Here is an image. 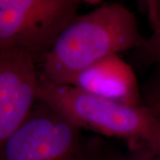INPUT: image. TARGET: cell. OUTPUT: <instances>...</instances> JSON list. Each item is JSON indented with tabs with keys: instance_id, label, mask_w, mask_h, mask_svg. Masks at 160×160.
<instances>
[{
	"instance_id": "1",
	"label": "cell",
	"mask_w": 160,
	"mask_h": 160,
	"mask_svg": "<svg viewBox=\"0 0 160 160\" xmlns=\"http://www.w3.org/2000/svg\"><path fill=\"white\" fill-rule=\"evenodd\" d=\"M145 41L135 15L119 3L77 15L41 59L39 81L69 85L81 70L104 58L140 48Z\"/></svg>"
},
{
	"instance_id": "6",
	"label": "cell",
	"mask_w": 160,
	"mask_h": 160,
	"mask_svg": "<svg viewBox=\"0 0 160 160\" xmlns=\"http://www.w3.org/2000/svg\"><path fill=\"white\" fill-rule=\"evenodd\" d=\"M69 86L116 102L142 104L136 75L119 54L104 58L81 70Z\"/></svg>"
},
{
	"instance_id": "8",
	"label": "cell",
	"mask_w": 160,
	"mask_h": 160,
	"mask_svg": "<svg viewBox=\"0 0 160 160\" xmlns=\"http://www.w3.org/2000/svg\"><path fill=\"white\" fill-rule=\"evenodd\" d=\"M86 143V160H124L121 152L102 139L93 138Z\"/></svg>"
},
{
	"instance_id": "2",
	"label": "cell",
	"mask_w": 160,
	"mask_h": 160,
	"mask_svg": "<svg viewBox=\"0 0 160 160\" xmlns=\"http://www.w3.org/2000/svg\"><path fill=\"white\" fill-rule=\"evenodd\" d=\"M38 100L49 104L80 129L128 141L133 149L147 150L157 134V120L147 104L126 105L81 91L69 85L39 81Z\"/></svg>"
},
{
	"instance_id": "9",
	"label": "cell",
	"mask_w": 160,
	"mask_h": 160,
	"mask_svg": "<svg viewBox=\"0 0 160 160\" xmlns=\"http://www.w3.org/2000/svg\"><path fill=\"white\" fill-rule=\"evenodd\" d=\"M142 49L149 62L160 63V0H157V22L149 38H145Z\"/></svg>"
},
{
	"instance_id": "11",
	"label": "cell",
	"mask_w": 160,
	"mask_h": 160,
	"mask_svg": "<svg viewBox=\"0 0 160 160\" xmlns=\"http://www.w3.org/2000/svg\"><path fill=\"white\" fill-rule=\"evenodd\" d=\"M81 2H85L86 4H90V5H97L99 3H101L102 0H79Z\"/></svg>"
},
{
	"instance_id": "7",
	"label": "cell",
	"mask_w": 160,
	"mask_h": 160,
	"mask_svg": "<svg viewBox=\"0 0 160 160\" xmlns=\"http://www.w3.org/2000/svg\"><path fill=\"white\" fill-rule=\"evenodd\" d=\"M146 104L153 111L157 120V134L153 145L145 152V158L148 159L160 160V85L154 86L147 93Z\"/></svg>"
},
{
	"instance_id": "4",
	"label": "cell",
	"mask_w": 160,
	"mask_h": 160,
	"mask_svg": "<svg viewBox=\"0 0 160 160\" xmlns=\"http://www.w3.org/2000/svg\"><path fill=\"white\" fill-rule=\"evenodd\" d=\"M81 130L40 100L0 149V160H86Z\"/></svg>"
},
{
	"instance_id": "3",
	"label": "cell",
	"mask_w": 160,
	"mask_h": 160,
	"mask_svg": "<svg viewBox=\"0 0 160 160\" xmlns=\"http://www.w3.org/2000/svg\"><path fill=\"white\" fill-rule=\"evenodd\" d=\"M79 0H0V50H21L39 62L77 15Z\"/></svg>"
},
{
	"instance_id": "5",
	"label": "cell",
	"mask_w": 160,
	"mask_h": 160,
	"mask_svg": "<svg viewBox=\"0 0 160 160\" xmlns=\"http://www.w3.org/2000/svg\"><path fill=\"white\" fill-rule=\"evenodd\" d=\"M39 72L27 52L0 50V149L38 102Z\"/></svg>"
},
{
	"instance_id": "10",
	"label": "cell",
	"mask_w": 160,
	"mask_h": 160,
	"mask_svg": "<svg viewBox=\"0 0 160 160\" xmlns=\"http://www.w3.org/2000/svg\"><path fill=\"white\" fill-rule=\"evenodd\" d=\"M147 7L149 24L151 29L154 28L157 22V0H142Z\"/></svg>"
}]
</instances>
